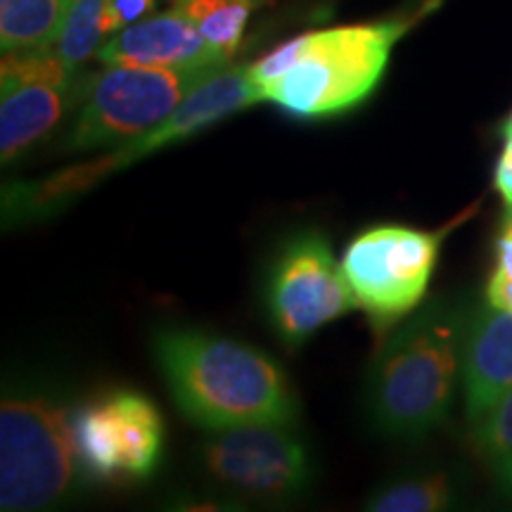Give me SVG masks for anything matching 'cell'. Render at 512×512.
I'll return each instance as SVG.
<instances>
[{
	"label": "cell",
	"instance_id": "6da1fadb",
	"mask_svg": "<svg viewBox=\"0 0 512 512\" xmlns=\"http://www.w3.org/2000/svg\"><path fill=\"white\" fill-rule=\"evenodd\" d=\"M155 356L178 408L204 430L297 420V396L283 368L245 342L164 328L155 335Z\"/></svg>",
	"mask_w": 512,
	"mask_h": 512
},
{
	"label": "cell",
	"instance_id": "7a4b0ae2",
	"mask_svg": "<svg viewBox=\"0 0 512 512\" xmlns=\"http://www.w3.org/2000/svg\"><path fill=\"white\" fill-rule=\"evenodd\" d=\"M470 313L458 299H434L384 342L368 380V411L384 437L422 439L448 420Z\"/></svg>",
	"mask_w": 512,
	"mask_h": 512
},
{
	"label": "cell",
	"instance_id": "3957f363",
	"mask_svg": "<svg viewBox=\"0 0 512 512\" xmlns=\"http://www.w3.org/2000/svg\"><path fill=\"white\" fill-rule=\"evenodd\" d=\"M64 389L12 377L0 401V508L34 512L72 501L91 484Z\"/></svg>",
	"mask_w": 512,
	"mask_h": 512
},
{
	"label": "cell",
	"instance_id": "277c9868",
	"mask_svg": "<svg viewBox=\"0 0 512 512\" xmlns=\"http://www.w3.org/2000/svg\"><path fill=\"white\" fill-rule=\"evenodd\" d=\"M261 100L264 95L252 81L249 67L226 62L216 72H211L200 86L192 88L188 98L176 107V112L145 136L126 140L107 152L105 157L64 169L41 183L15 185L12 190H5V219L29 221L50 214L53 209H62L64 204L81 197L93 185L105 181L110 174H117L136 159L195 136L204 128L219 124L230 114L247 110Z\"/></svg>",
	"mask_w": 512,
	"mask_h": 512
},
{
	"label": "cell",
	"instance_id": "5b68a950",
	"mask_svg": "<svg viewBox=\"0 0 512 512\" xmlns=\"http://www.w3.org/2000/svg\"><path fill=\"white\" fill-rule=\"evenodd\" d=\"M406 22L354 24L306 34L299 60L264 100L302 119L342 114L375 91Z\"/></svg>",
	"mask_w": 512,
	"mask_h": 512
},
{
	"label": "cell",
	"instance_id": "8992f818",
	"mask_svg": "<svg viewBox=\"0 0 512 512\" xmlns=\"http://www.w3.org/2000/svg\"><path fill=\"white\" fill-rule=\"evenodd\" d=\"M216 69L219 67L155 69L107 64L102 72L86 79L79 112L64 138V150H98L145 136L169 119L192 88Z\"/></svg>",
	"mask_w": 512,
	"mask_h": 512
},
{
	"label": "cell",
	"instance_id": "52a82bcc",
	"mask_svg": "<svg viewBox=\"0 0 512 512\" xmlns=\"http://www.w3.org/2000/svg\"><path fill=\"white\" fill-rule=\"evenodd\" d=\"M441 235L406 226H375L356 235L342 271L375 330H387L418 309L439 259Z\"/></svg>",
	"mask_w": 512,
	"mask_h": 512
},
{
	"label": "cell",
	"instance_id": "ba28073f",
	"mask_svg": "<svg viewBox=\"0 0 512 512\" xmlns=\"http://www.w3.org/2000/svg\"><path fill=\"white\" fill-rule=\"evenodd\" d=\"M266 309L278 337L292 349L358 309L347 275L316 230L297 233L280 247L268 271Z\"/></svg>",
	"mask_w": 512,
	"mask_h": 512
},
{
	"label": "cell",
	"instance_id": "9c48e42d",
	"mask_svg": "<svg viewBox=\"0 0 512 512\" xmlns=\"http://www.w3.org/2000/svg\"><path fill=\"white\" fill-rule=\"evenodd\" d=\"M76 441L91 482H143L164 451V420L147 396L114 389L76 408Z\"/></svg>",
	"mask_w": 512,
	"mask_h": 512
},
{
	"label": "cell",
	"instance_id": "30bf717a",
	"mask_svg": "<svg viewBox=\"0 0 512 512\" xmlns=\"http://www.w3.org/2000/svg\"><path fill=\"white\" fill-rule=\"evenodd\" d=\"M292 425H245L202 441L204 472L223 489L254 501H290L313 482L309 448Z\"/></svg>",
	"mask_w": 512,
	"mask_h": 512
},
{
	"label": "cell",
	"instance_id": "8fae6325",
	"mask_svg": "<svg viewBox=\"0 0 512 512\" xmlns=\"http://www.w3.org/2000/svg\"><path fill=\"white\" fill-rule=\"evenodd\" d=\"M86 76L55 50L5 53L0 69V159L15 164L81 102Z\"/></svg>",
	"mask_w": 512,
	"mask_h": 512
},
{
	"label": "cell",
	"instance_id": "7c38bea8",
	"mask_svg": "<svg viewBox=\"0 0 512 512\" xmlns=\"http://www.w3.org/2000/svg\"><path fill=\"white\" fill-rule=\"evenodd\" d=\"M95 57L105 64L155 69L221 67L228 62V57L211 48L202 31L178 10L124 27L100 46Z\"/></svg>",
	"mask_w": 512,
	"mask_h": 512
},
{
	"label": "cell",
	"instance_id": "4fadbf2b",
	"mask_svg": "<svg viewBox=\"0 0 512 512\" xmlns=\"http://www.w3.org/2000/svg\"><path fill=\"white\" fill-rule=\"evenodd\" d=\"M512 389V313L496 306L472 309L463 351V399L475 425Z\"/></svg>",
	"mask_w": 512,
	"mask_h": 512
},
{
	"label": "cell",
	"instance_id": "5bb4252c",
	"mask_svg": "<svg viewBox=\"0 0 512 512\" xmlns=\"http://www.w3.org/2000/svg\"><path fill=\"white\" fill-rule=\"evenodd\" d=\"M69 0H0V46L5 53L53 50Z\"/></svg>",
	"mask_w": 512,
	"mask_h": 512
},
{
	"label": "cell",
	"instance_id": "9a60e30c",
	"mask_svg": "<svg viewBox=\"0 0 512 512\" xmlns=\"http://www.w3.org/2000/svg\"><path fill=\"white\" fill-rule=\"evenodd\" d=\"M458 501V484L448 472H418L382 484L368 498L373 512H437L453 508Z\"/></svg>",
	"mask_w": 512,
	"mask_h": 512
},
{
	"label": "cell",
	"instance_id": "2e32d148",
	"mask_svg": "<svg viewBox=\"0 0 512 512\" xmlns=\"http://www.w3.org/2000/svg\"><path fill=\"white\" fill-rule=\"evenodd\" d=\"M171 5L202 31L211 48L230 57L245 34L254 0H171Z\"/></svg>",
	"mask_w": 512,
	"mask_h": 512
},
{
	"label": "cell",
	"instance_id": "e0dca14e",
	"mask_svg": "<svg viewBox=\"0 0 512 512\" xmlns=\"http://www.w3.org/2000/svg\"><path fill=\"white\" fill-rule=\"evenodd\" d=\"M105 34H112L107 0H69L62 34L53 50L64 62L79 69L88 57L98 53Z\"/></svg>",
	"mask_w": 512,
	"mask_h": 512
},
{
	"label": "cell",
	"instance_id": "ac0fdd59",
	"mask_svg": "<svg viewBox=\"0 0 512 512\" xmlns=\"http://www.w3.org/2000/svg\"><path fill=\"white\" fill-rule=\"evenodd\" d=\"M472 439L482 458L494 460L512 453V389L501 396V401L472 425Z\"/></svg>",
	"mask_w": 512,
	"mask_h": 512
},
{
	"label": "cell",
	"instance_id": "d6986e66",
	"mask_svg": "<svg viewBox=\"0 0 512 512\" xmlns=\"http://www.w3.org/2000/svg\"><path fill=\"white\" fill-rule=\"evenodd\" d=\"M304 41H306V34L292 38V41H287L283 46L271 50V53L261 57V60L249 64V74H252V81L259 86L261 95L266 93L268 86H273L280 76H285L294 64H297L299 55H302L304 50Z\"/></svg>",
	"mask_w": 512,
	"mask_h": 512
},
{
	"label": "cell",
	"instance_id": "ffe728a7",
	"mask_svg": "<svg viewBox=\"0 0 512 512\" xmlns=\"http://www.w3.org/2000/svg\"><path fill=\"white\" fill-rule=\"evenodd\" d=\"M157 0H107V17H110V29L119 31L131 24L140 22L155 10Z\"/></svg>",
	"mask_w": 512,
	"mask_h": 512
},
{
	"label": "cell",
	"instance_id": "44dd1931",
	"mask_svg": "<svg viewBox=\"0 0 512 512\" xmlns=\"http://www.w3.org/2000/svg\"><path fill=\"white\" fill-rule=\"evenodd\" d=\"M486 302L496 309L512 313V278H505V275L494 271L486 283Z\"/></svg>",
	"mask_w": 512,
	"mask_h": 512
},
{
	"label": "cell",
	"instance_id": "7402d4cb",
	"mask_svg": "<svg viewBox=\"0 0 512 512\" xmlns=\"http://www.w3.org/2000/svg\"><path fill=\"white\" fill-rule=\"evenodd\" d=\"M494 183L498 192L503 195V200L512 204V136L505 138V147L501 159H498Z\"/></svg>",
	"mask_w": 512,
	"mask_h": 512
},
{
	"label": "cell",
	"instance_id": "603a6c76",
	"mask_svg": "<svg viewBox=\"0 0 512 512\" xmlns=\"http://www.w3.org/2000/svg\"><path fill=\"white\" fill-rule=\"evenodd\" d=\"M496 273L512 278V235L501 233L496 242Z\"/></svg>",
	"mask_w": 512,
	"mask_h": 512
},
{
	"label": "cell",
	"instance_id": "cb8c5ba5",
	"mask_svg": "<svg viewBox=\"0 0 512 512\" xmlns=\"http://www.w3.org/2000/svg\"><path fill=\"white\" fill-rule=\"evenodd\" d=\"M491 465H494V475H496L498 489L503 491V496L508 498V501H512V453L494 460Z\"/></svg>",
	"mask_w": 512,
	"mask_h": 512
},
{
	"label": "cell",
	"instance_id": "d4e9b609",
	"mask_svg": "<svg viewBox=\"0 0 512 512\" xmlns=\"http://www.w3.org/2000/svg\"><path fill=\"white\" fill-rule=\"evenodd\" d=\"M503 233L512 235V204H508V211L503 216Z\"/></svg>",
	"mask_w": 512,
	"mask_h": 512
},
{
	"label": "cell",
	"instance_id": "484cf974",
	"mask_svg": "<svg viewBox=\"0 0 512 512\" xmlns=\"http://www.w3.org/2000/svg\"><path fill=\"white\" fill-rule=\"evenodd\" d=\"M501 133H503V136H505V138H508V136H512V114H510V117H508V119H505V121H503V126H501Z\"/></svg>",
	"mask_w": 512,
	"mask_h": 512
}]
</instances>
